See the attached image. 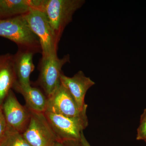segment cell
I'll list each match as a JSON object with an SVG mask.
<instances>
[{"instance_id": "obj_4", "label": "cell", "mask_w": 146, "mask_h": 146, "mask_svg": "<svg viewBox=\"0 0 146 146\" xmlns=\"http://www.w3.org/2000/svg\"><path fill=\"white\" fill-rule=\"evenodd\" d=\"M44 113L60 142L80 141L82 133L88 125L86 110L74 117H65L46 111Z\"/></svg>"}, {"instance_id": "obj_20", "label": "cell", "mask_w": 146, "mask_h": 146, "mask_svg": "<svg viewBox=\"0 0 146 146\" xmlns=\"http://www.w3.org/2000/svg\"><path fill=\"white\" fill-rule=\"evenodd\" d=\"M145 143H146V139L145 140Z\"/></svg>"}, {"instance_id": "obj_15", "label": "cell", "mask_w": 146, "mask_h": 146, "mask_svg": "<svg viewBox=\"0 0 146 146\" xmlns=\"http://www.w3.org/2000/svg\"><path fill=\"white\" fill-rule=\"evenodd\" d=\"M136 138L138 141H145L146 139V108L141 115Z\"/></svg>"}, {"instance_id": "obj_3", "label": "cell", "mask_w": 146, "mask_h": 146, "mask_svg": "<svg viewBox=\"0 0 146 146\" xmlns=\"http://www.w3.org/2000/svg\"><path fill=\"white\" fill-rule=\"evenodd\" d=\"M23 16L32 31L39 39L42 57L57 55L58 43L44 11L32 9Z\"/></svg>"}, {"instance_id": "obj_12", "label": "cell", "mask_w": 146, "mask_h": 146, "mask_svg": "<svg viewBox=\"0 0 146 146\" xmlns=\"http://www.w3.org/2000/svg\"><path fill=\"white\" fill-rule=\"evenodd\" d=\"M16 82L13 55H0V105H2L9 92Z\"/></svg>"}, {"instance_id": "obj_10", "label": "cell", "mask_w": 146, "mask_h": 146, "mask_svg": "<svg viewBox=\"0 0 146 146\" xmlns=\"http://www.w3.org/2000/svg\"><path fill=\"white\" fill-rule=\"evenodd\" d=\"M43 0H0V19L21 16L34 9L42 10Z\"/></svg>"}, {"instance_id": "obj_6", "label": "cell", "mask_w": 146, "mask_h": 146, "mask_svg": "<svg viewBox=\"0 0 146 146\" xmlns=\"http://www.w3.org/2000/svg\"><path fill=\"white\" fill-rule=\"evenodd\" d=\"M29 125L23 136L31 146H54L58 141L44 112L31 111Z\"/></svg>"}, {"instance_id": "obj_1", "label": "cell", "mask_w": 146, "mask_h": 146, "mask_svg": "<svg viewBox=\"0 0 146 146\" xmlns=\"http://www.w3.org/2000/svg\"><path fill=\"white\" fill-rule=\"evenodd\" d=\"M0 36L16 43L18 49L42 53L39 39L32 31L23 15L0 19Z\"/></svg>"}, {"instance_id": "obj_17", "label": "cell", "mask_w": 146, "mask_h": 146, "mask_svg": "<svg viewBox=\"0 0 146 146\" xmlns=\"http://www.w3.org/2000/svg\"><path fill=\"white\" fill-rule=\"evenodd\" d=\"M62 142L66 146H81L80 141H68Z\"/></svg>"}, {"instance_id": "obj_8", "label": "cell", "mask_w": 146, "mask_h": 146, "mask_svg": "<svg viewBox=\"0 0 146 146\" xmlns=\"http://www.w3.org/2000/svg\"><path fill=\"white\" fill-rule=\"evenodd\" d=\"M87 107L88 105L80 109L70 92L61 84L48 97L46 111L65 117H74L81 115Z\"/></svg>"}, {"instance_id": "obj_16", "label": "cell", "mask_w": 146, "mask_h": 146, "mask_svg": "<svg viewBox=\"0 0 146 146\" xmlns=\"http://www.w3.org/2000/svg\"><path fill=\"white\" fill-rule=\"evenodd\" d=\"M7 127V123L2 109V106L0 105V141L5 133Z\"/></svg>"}, {"instance_id": "obj_18", "label": "cell", "mask_w": 146, "mask_h": 146, "mask_svg": "<svg viewBox=\"0 0 146 146\" xmlns=\"http://www.w3.org/2000/svg\"><path fill=\"white\" fill-rule=\"evenodd\" d=\"M80 142L81 146H91L89 142L85 138V136L83 132L81 133Z\"/></svg>"}, {"instance_id": "obj_11", "label": "cell", "mask_w": 146, "mask_h": 146, "mask_svg": "<svg viewBox=\"0 0 146 146\" xmlns=\"http://www.w3.org/2000/svg\"><path fill=\"white\" fill-rule=\"evenodd\" d=\"M34 54V52L30 51L18 49L13 55L16 83L24 86L31 85L30 78L35 69L33 62Z\"/></svg>"}, {"instance_id": "obj_5", "label": "cell", "mask_w": 146, "mask_h": 146, "mask_svg": "<svg viewBox=\"0 0 146 146\" xmlns=\"http://www.w3.org/2000/svg\"><path fill=\"white\" fill-rule=\"evenodd\" d=\"M70 60L68 54L61 58L58 57L57 55L41 58L38 66L39 74L37 84L43 89L47 98L52 95L61 84L62 68Z\"/></svg>"}, {"instance_id": "obj_2", "label": "cell", "mask_w": 146, "mask_h": 146, "mask_svg": "<svg viewBox=\"0 0 146 146\" xmlns=\"http://www.w3.org/2000/svg\"><path fill=\"white\" fill-rule=\"evenodd\" d=\"M84 0H43L42 11L46 14L57 42L73 15L84 4Z\"/></svg>"}, {"instance_id": "obj_13", "label": "cell", "mask_w": 146, "mask_h": 146, "mask_svg": "<svg viewBox=\"0 0 146 146\" xmlns=\"http://www.w3.org/2000/svg\"><path fill=\"white\" fill-rule=\"evenodd\" d=\"M13 89L22 94L26 106L31 111L44 112L46 110L48 98L40 89L31 85L24 86L15 83Z\"/></svg>"}, {"instance_id": "obj_14", "label": "cell", "mask_w": 146, "mask_h": 146, "mask_svg": "<svg viewBox=\"0 0 146 146\" xmlns=\"http://www.w3.org/2000/svg\"><path fill=\"white\" fill-rule=\"evenodd\" d=\"M0 146H31L23 134L7 125L6 130L0 141Z\"/></svg>"}, {"instance_id": "obj_9", "label": "cell", "mask_w": 146, "mask_h": 146, "mask_svg": "<svg viewBox=\"0 0 146 146\" xmlns=\"http://www.w3.org/2000/svg\"><path fill=\"white\" fill-rule=\"evenodd\" d=\"M60 82L70 93L81 109L87 105L84 103L87 91L95 83L89 77L86 76L82 71H79L72 77L67 76L62 73Z\"/></svg>"}, {"instance_id": "obj_7", "label": "cell", "mask_w": 146, "mask_h": 146, "mask_svg": "<svg viewBox=\"0 0 146 146\" xmlns=\"http://www.w3.org/2000/svg\"><path fill=\"white\" fill-rule=\"evenodd\" d=\"M2 107L7 125L23 134L29 123L31 110L19 103L11 89L3 103Z\"/></svg>"}, {"instance_id": "obj_19", "label": "cell", "mask_w": 146, "mask_h": 146, "mask_svg": "<svg viewBox=\"0 0 146 146\" xmlns=\"http://www.w3.org/2000/svg\"><path fill=\"white\" fill-rule=\"evenodd\" d=\"M54 146H66L63 142L57 141L55 143Z\"/></svg>"}]
</instances>
